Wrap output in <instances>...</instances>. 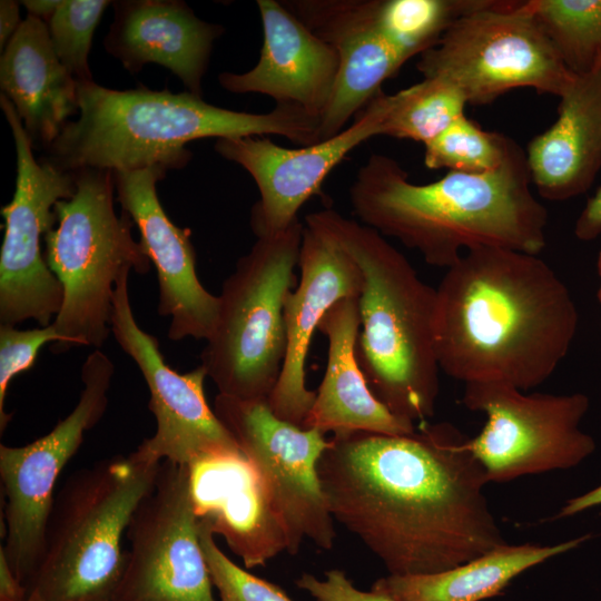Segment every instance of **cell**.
Returning <instances> with one entry per match:
<instances>
[{
    "mask_svg": "<svg viewBox=\"0 0 601 601\" xmlns=\"http://www.w3.org/2000/svg\"><path fill=\"white\" fill-rule=\"evenodd\" d=\"M453 424L412 434H333L317 471L334 521L390 574L445 571L506 543L484 469Z\"/></svg>",
    "mask_w": 601,
    "mask_h": 601,
    "instance_id": "obj_1",
    "label": "cell"
},
{
    "mask_svg": "<svg viewBox=\"0 0 601 601\" xmlns=\"http://www.w3.org/2000/svg\"><path fill=\"white\" fill-rule=\"evenodd\" d=\"M578 325L569 288L539 255L469 249L436 288L439 366L464 384L541 385L568 355Z\"/></svg>",
    "mask_w": 601,
    "mask_h": 601,
    "instance_id": "obj_2",
    "label": "cell"
},
{
    "mask_svg": "<svg viewBox=\"0 0 601 601\" xmlns=\"http://www.w3.org/2000/svg\"><path fill=\"white\" fill-rule=\"evenodd\" d=\"M530 184L519 145L493 171H449L422 185L412 183L392 157L372 154L357 171L349 200L363 225L417 250L428 265L447 269L463 249L542 252L548 213Z\"/></svg>",
    "mask_w": 601,
    "mask_h": 601,
    "instance_id": "obj_3",
    "label": "cell"
},
{
    "mask_svg": "<svg viewBox=\"0 0 601 601\" xmlns=\"http://www.w3.org/2000/svg\"><path fill=\"white\" fill-rule=\"evenodd\" d=\"M78 119L42 158L70 173L183 168L191 158L187 144L206 138L278 135L299 146L318 141L319 119L290 105L252 114L216 107L189 91L116 90L87 81L78 82Z\"/></svg>",
    "mask_w": 601,
    "mask_h": 601,
    "instance_id": "obj_4",
    "label": "cell"
},
{
    "mask_svg": "<svg viewBox=\"0 0 601 601\" xmlns=\"http://www.w3.org/2000/svg\"><path fill=\"white\" fill-rule=\"evenodd\" d=\"M305 225L333 240L359 268L356 355L371 391L393 414L426 422L440 392L436 288L383 235L334 209L307 215Z\"/></svg>",
    "mask_w": 601,
    "mask_h": 601,
    "instance_id": "obj_5",
    "label": "cell"
},
{
    "mask_svg": "<svg viewBox=\"0 0 601 601\" xmlns=\"http://www.w3.org/2000/svg\"><path fill=\"white\" fill-rule=\"evenodd\" d=\"M160 463L135 450L68 477L48 514L29 601H110L125 565L122 536Z\"/></svg>",
    "mask_w": 601,
    "mask_h": 601,
    "instance_id": "obj_6",
    "label": "cell"
},
{
    "mask_svg": "<svg viewBox=\"0 0 601 601\" xmlns=\"http://www.w3.org/2000/svg\"><path fill=\"white\" fill-rule=\"evenodd\" d=\"M75 193L55 205L57 224L45 237V259L63 289L60 312L52 324L59 342L55 354L72 347L95 349L110 333L116 282L124 270L149 273L151 263L132 236L135 223L115 209L110 170L73 171Z\"/></svg>",
    "mask_w": 601,
    "mask_h": 601,
    "instance_id": "obj_7",
    "label": "cell"
},
{
    "mask_svg": "<svg viewBox=\"0 0 601 601\" xmlns=\"http://www.w3.org/2000/svg\"><path fill=\"white\" fill-rule=\"evenodd\" d=\"M304 226L258 237L225 279L200 365L218 393L268 400L285 358L284 306L295 285Z\"/></svg>",
    "mask_w": 601,
    "mask_h": 601,
    "instance_id": "obj_8",
    "label": "cell"
},
{
    "mask_svg": "<svg viewBox=\"0 0 601 601\" xmlns=\"http://www.w3.org/2000/svg\"><path fill=\"white\" fill-rule=\"evenodd\" d=\"M416 68L424 78L450 82L471 105L491 104L516 88L560 97L575 77L529 1L485 0L422 52Z\"/></svg>",
    "mask_w": 601,
    "mask_h": 601,
    "instance_id": "obj_9",
    "label": "cell"
},
{
    "mask_svg": "<svg viewBox=\"0 0 601 601\" xmlns=\"http://www.w3.org/2000/svg\"><path fill=\"white\" fill-rule=\"evenodd\" d=\"M462 402L486 416L469 449L489 483L568 470L595 450L593 437L580 428L590 407L583 393L525 394L500 383H469Z\"/></svg>",
    "mask_w": 601,
    "mask_h": 601,
    "instance_id": "obj_10",
    "label": "cell"
},
{
    "mask_svg": "<svg viewBox=\"0 0 601 601\" xmlns=\"http://www.w3.org/2000/svg\"><path fill=\"white\" fill-rule=\"evenodd\" d=\"M17 158L16 189L1 207L4 236L0 250V324L16 326L33 319L50 325L60 312L63 289L48 267L41 242L55 228V205L70 198L75 174L33 156V145L11 101L0 95Z\"/></svg>",
    "mask_w": 601,
    "mask_h": 601,
    "instance_id": "obj_11",
    "label": "cell"
},
{
    "mask_svg": "<svg viewBox=\"0 0 601 601\" xmlns=\"http://www.w3.org/2000/svg\"><path fill=\"white\" fill-rule=\"evenodd\" d=\"M213 408L262 477L284 530L287 552L296 554L305 540L331 550L335 521L317 471L328 446L326 435L277 417L267 400L218 393Z\"/></svg>",
    "mask_w": 601,
    "mask_h": 601,
    "instance_id": "obj_12",
    "label": "cell"
},
{
    "mask_svg": "<svg viewBox=\"0 0 601 601\" xmlns=\"http://www.w3.org/2000/svg\"><path fill=\"white\" fill-rule=\"evenodd\" d=\"M114 372L110 358L93 349L82 365L83 387L73 410L49 433L29 444L0 445V477L6 496V540L0 549L27 590L38 564L56 483L85 433L102 417Z\"/></svg>",
    "mask_w": 601,
    "mask_h": 601,
    "instance_id": "obj_13",
    "label": "cell"
},
{
    "mask_svg": "<svg viewBox=\"0 0 601 601\" xmlns=\"http://www.w3.org/2000/svg\"><path fill=\"white\" fill-rule=\"evenodd\" d=\"M110 601H217L200 544L188 465L164 461L126 531Z\"/></svg>",
    "mask_w": 601,
    "mask_h": 601,
    "instance_id": "obj_14",
    "label": "cell"
},
{
    "mask_svg": "<svg viewBox=\"0 0 601 601\" xmlns=\"http://www.w3.org/2000/svg\"><path fill=\"white\" fill-rule=\"evenodd\" d=\"M130 269L116 282L110 332L140 370L150 393L156 431L136 449L146 459L179 465L240 452L236 441L206 400L207 373L201 365L186 373L165 361L158 339L137 323L129 296Z\"/></svg>",
    "mask_w": 601,
    "mask_h": 601,
    "instance_id": "obj_15",
    "label": "cell"
},
{
    "mask_svg": "<svg viewBox=\"0 0 601 601\" xmlns=\"http://www.w3.org/2000/svg\"><path fill=\"white\" fill-rule=\"evenodd\" d=\"M385 110L386 93L381 90L351 126L328 139L298 148L279 146L265 136L217 139L215 150L242 166L257 185L259 200L250 216L257 238L282 233L296 221L298 210L346 155L381 136Z\"/></svg>",
    "mask_w": 601,
    "mask_h": 601,
    "instance_id": "obj_16",
    "label": "cell"
},
{
    "mask_svg": "<svg viewBox=\"0 0 601 601\" xmlns=\"http://www.w3.org/2000/svg\"><path fill=\"white\" fill-rule=\"evenodd\" d=\"M167 169L150 166L114 173L117 200L137 226L159 287L157 311L170 317L168 337L207 339L215 324L218 296L200 283L189 228L175 225L162 208L157 183Z\"/></svg>",
    "mask_w": 601,
    "mask_h": 601,
    "instance_id": "obj_17",
    "label": "cell"
},
{
    "mask_svg": "<svg viewBox=\"0 0 601 601\" xmlns=\"http://www.w3.org/2000/svg\"><path fill=\"white\" fill-rule=\"evenodd\" d=\"M298 268L299 282L284 306L285 358L267 402L277 417L302 427L316 397L306 386L305 367L313 335L331 307L359 295L362 275L345 250L306 225Z\"/></svg>",
    "mask_w": 601,
    "mask_h": 601,
    "instance_id": "obj_18",
    "label": "cell"
},
{
    "mask_svg": "<svg viewBox=\"0 0 601 601\" xmlns=\"http://www.w3.org/2000/svg\"><path fill=\"white\" fill-rule=\"evenodd\" d=\"M282 2L337 52L338 76L318 128V140L328 139L344 130L405 62L377 27L376 0Z\"/></svg>",
    "mask_w": 601,
    "mask_h": 601,
    "instance_id": "obj_19",
    "label": "cell"
},
{
    "mask_svg": "<svg viewBox=\"0 0 601 601\" xmlns=\"http://www.w3.org/2000/svg\"><path fill=\"white\" fill-rule=\"evenodd\" d=\"M263 27L259 60L244 73L221 72L220 86L233 93H262L321 119L339 69L336 50L312 32L283 2L257 0Z\"/></svg>",
    "mask_w": 601,
    "mask_h": 601,
    "instance_id": "obj_20",
    "label": "cell"
},
{
    "mask_svg": "<svg viewBox=\"0 0 601 601\" xmlns=\"http://www.w3.org/2000/svg\"><path fill=\"white\" fill-rule=\"evenodd\" d=\"M188 466L198 522L220 535L247 569L266 565L287 551L264 482L242 451L205 457Z\"/></svg>",
    "mask_w": 601,
    "mask_h": 601,
    "instance_id": "obj_21",
    "label": "cell"
},
{
    "mask_svg": "<svg viewBox=\"0 0 601 601\" xmlns=\"http://www.w3.org/2000/svg\"><path fill=\"white\" fill-rule=\"evenodd\" d=\"M115 17L104 46L131 73L147 63L169 69L187 90L203 96L201 82L219 24L196 17L178 0L112 2Z\"/></svg>",
    "mask_w": 601,
    "mask_h": 601,
    "instance_id": "obj_22",
    "label": "cell"
},
{
    "mask_svg": "<svg viewBox=\"0 0 601 601\" xmlns=\"http://www.w3.org/2000/svg\"><path fill=\"white\" fill-rule=\"evenodd\" d=\"M318 331L327 338L325 373L303 428L323 434L366 432L406 435L416 430L410 420L393 414L371 391L356 355L359 333L358 296L337 302Z\"/></svg>",
    "mask_w": 601,
    "mask_h": 601,
    "instance_id": "obj_23",
    "label": "cell"
},
{
    "mask_svg": "<svg viewBox=\"0 0 601 601\" xmlns=\"http://www.w3.org/2000/svg\"><path fill=\"white\" fill-rule=\"evenodd\" d=\"M559 98L558 118L525 152L531 183L552 201L585 193L601 169V68L575 76Z\"/></svg>",
    "mask_w": 601,
    "mask_h": 601,
    "instance_id": "obj_24",
    "label": "cell"
},
{
    "mask_svg": "<svg viewBox=\"0 0 601 601\" xmlns=\"http://www.w3.org/2000/svg\"><path fill=\"white\" fill-rule=\"evenodd\" d=\"M0 87L33 147L48 148L79 112L78 81L59 60L46 22L30 14L2 50Z\"/></svg>",
    "mask_w": 601,
    "mask_h": 601,
    "instance_id": "obj_25",
    "label": "cell"
},
{
    "mask_svg": "<svg viewBox=\"0 0 601 601\" xmlns=\"http://www.w3.org/2000/svg\"><path fill=\"white\" fill-rule=\"evenodd\" d=\"M591 536L584 534L553 545L504 543L445 571L388 574L377 579L371 590L394 601H482L501 594L526 570L578 548Z\"/></svg>",
    "mask_w": 601,
    "mask_h": 601,
    "instance_id": "obj_26",
    "label": "cell"
},
{
    "mask_svg": "<svg viewBox=\"0 0 601 601\" xmlns=\"http://www.w3.org/2000/svg\"><path fill=\"white\" fill-rule=\"evenodd\" d=\"M466 101L450 82L424 78L395 93L386 95L381 136L426 144L464 115Z\"/></svg>",
    "mask_w": 601,
    "mask_h": 601,
    "instance_id": "obj_27",
    "label": "cell"
},
{
    "mask_svg": "<svg viewBox=\"0 0 601 601\" xmlns=\"http://www.w3.org/2000/svg\"><path fill=\"white\" fill-rule=\"evenodd\" d=\"M485 0H376V23L404 62L434 46Z\"/></svg>",
    "mask_w": 601,
    "mask_h": 601,
    "instance_id": "obj_28",
    "label": "cell"
},
{
    "mask_svg": "<svg viewBox=\"0 0 601 601\" xmlns=\"http://www.w3.org/2000/svg\"><path fill=\"white\" fill-rule=\"evenodd\" d=\"M529 6L573 75L595 69L601 48V0H529Z\"/></svg>",
    "mask_w": 601,
    "mask_h": 601,
    "instance_id": "obj_29",
    "label": "cell"
},
{
    "mask_svg": "<svg viewBox=\"0 0 601 601\" xmlns=\"http://www.w3.org/2000/svg\"><path fill=\"white\" fill-rule=\"evenodd\" d=\"M424 146V164L430 169L484 174L501 167L518 144L462 115Z\"/></svg>",
    "mask_w": 601,
    "mask_h": 601,
    "instance_id": "obj_30",
    "label": "cell"
},
{
    "mask_svg": "<svg viewBox=\"0 0 601 601\" xmlns=\"http://www.w3.org/2000/svg\"><path fill=\"white\" fill-rule=\"evenodd\" d=\"M108 0H61L46 22L52 47L78 82L93 81L88 56Z\"/></svg>",
    "mask_w": 601,
    "mask_h": 601,
    "instance_id": "obj_31",
    "label": "cell"
},
{
    "mask_svg": "<svg viewBox=\"0 0 601 601\" xmlns=\"http://www.w3.org/2000/svg\"><path fill=\"white\" fill-rule=\"evenodd\" d=\"M198 524L201 549L219 601H293L278 585L234 563L218 548L213 532L205 524Z\"/></svg>",
    "mask_w": 601,
    "mask_h": 601,
    "instance_id": "obj_32",
    "label": "cell"
},
{
    "mask_svg": "<svg viewBox=\"0 0 601 601\" xmlns=\"http://www.w3.org/2000/svg\"><path fill=\"white\" fill-rule=\"evenodd\" d=\"M59 335L51 323L46 327L18 329L16 326L0 324V431L11 420L6 412V397L11 381L19 374L31 370L40 349L47 344L59 342Z\"/></svg>",
    "mask_w": 601,
    "mask_h": 601,
    "instance_id": "obj_33",
    "label": "cell"
},
{
    "mask_svg": "<svg viewBox=\"0 0 601 601\" xmlns=\"http://www.w3.org/2000/svg\"><path fill=\"white\" fill-rule=\"evenodd\" d=\"M295 583L315 601H394L373 590H358L339 569L325 571L323 580L311 573H303Z\"/></svg>",
    "mask_w": 601,
    "mask_h": 601,
    "instance_id": "obj_34",
    "label": "cell"
},
{
    "mask_svg": "<svg viewBox=\"0 0 601 601\" xmlns=\"http://www.w3.org/2000/svg\"><path fill=\"white\" fill-rule=\"evenodd\" d=\"M574 234L578 239L590 242L601 235V187L588 199L577 218Z\"/></svg>",
    "mask_w": 601,
    "mask_h": 601,
    "instance_id": "obj_35",
    "label": "cell"
},
{
    "mask_svg": "<svg viewBox=\"0 0 601 601\" xmlns=\"http://www.w3.org/2000/svg\"><path fill=\"white\" fill-rule=\"evenodd\" d=\"M28 590L14 575L0 549V601H27Z\"/></svg>",
    "mask_w": 601,
    "mask_h": 601,
    "instance_id": "obj_36",
    "label": "cell"
},
{
    "mask_svg": "<svg viewBox=\"0 0 601 601\" xmlns=\"http://www.w3.org/2000/svg\"><path fill=\"white\" fill-rule=\"evenodd\" d=\"M19 2L13 0L0 1V48L1 51L14 36L21 24Z\"/></svg>",
    "mask_w": 601,
    "mask_h": 601,
    "instance_id": "obj_37",
    "label": "cell"
},
{
    "mask_svg": "<svg viewBox=\"0 0 601 601\" xmlns=\"http://www.w3.org/2000/svg\"><path fill=\"white\" fill-rule=\"evenodd\" d=\"M599 505H601V484L584 494L569 499L555 519L572 516Z\"/></svg>",
    "mask_w": 601,
    "mask_h": 601,
    "instance_id": "obj_38",
    "label": "cell"
},
{
    "mask_svg": "<svg viewBox=\"0 0 601 601\" xmlns=\"http://www.w3.org/2000/svg\"><path fill=\"white\" fill-rule=\"evenodd\" d=\"M61 0H23L21 4L27 9L28 14L45 22L55 13Z\"/></svg>",
    "mask_w": 601,
    "mask_h": 601,
    "instance_id": "obj_39",
    "label": "cell"
},
{
    "mask_svg": "<svg viewBox=\"0 0 601 601\" xmlns=\"http://www.w3.org/2000/svg\"><path fill=\"white\" fill-rule=\"evenodd\" d=\"M597 270H598V275H599V278H600V285H599V289H598V299H599V303L601 305V250H600L598 259H597Z\"/></svg>",
    "mask_w": 601,
    "mask_h": 601,
    "instance_id": "obj_40",
    "label": "cell"
},
{
    "mask_svg": "<svg viewBox=\"0 0 601 601\" xmlns=\"http://www.w3.org/2000/svg\"><path fill=\"white\" fill-rule=\"evenodd\" d=\"M595 68H601V48H600V52H599V57H598V61H597V67Z\"/></svg>",
    "mask_w": 601,
    "mask_h": 601,
    "instance_id": "obj_41",
    "label": "cell"
},
{
    "mask_svg": "<svg viewBox=\"0 0 601 601\" xmlns=\"http://www.w3.org/2000/svg\"><path fill=\"white\" fill-rule=\"evenodd\" d=\"M27 601H29V600H27Z\"/></svg>",
    "mask_w": 601,
    "mask_h": 601,
    "instance_id": "obj_42",
    "label": "cell"
}]
</instances>
